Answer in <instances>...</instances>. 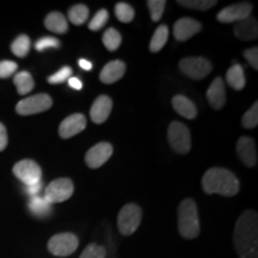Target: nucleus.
Masks as SVG:
<instances>
[{
  "instance_id": "1",
  "label": "nucleus",
  "mask_w": 258,
  "mask_h": 258,
  "mask_svg": "<svg viewBox=\"0 0 258 258\" xmlns=\"http://www.w3.org/2000/svg\"><path fill=\"white\" fill-rule=\"evenodd\" d=\"M233 241L239 258H258V215L256 212L245 211L238 218Z\"/></svg>"
},
{
  "instance_id": "2",
  "label": "nucleus",
  "mask_w": 258,
  "mask_h": 258,
  "mask_svg": "<svg viewBox=\"0 0 258 258\" xmlns=\"http://www.w3.org/2000/svg\"><path fill=\"white\" fill-rule=\"evenodd\" d=\"M202 188L206 194L232 198L239 192L240 183L233 172L224 167H212L202 177Z\"/></svg>"
},
{
  "instance_id": "3",
  "label": "nucleus",
  "mask_w": 258,
  "mask_h": 258,
  "mask_svg": "<svg viewBox=\"0 0 258 258\" xmlns=\"http://www.w3.org/2000/svg\"><path fill=\"white\" fill-rule=\"evenodd\" d=\"M178 231L185 239H195L200 234L198 206L192 199H185L178 207Z\"/></svg>"
},
{
  "instance_id": "4",
  "label": "nucleus",
  "mask_w": 258,
  "mask_h": 258,
  "mask_svg": "<svg viewBox=\"0 0 258 258\" xmlns=\"http://www.w3.org/2000/svg\"><path fill=\"white\" fill-rule=\"evenodd\" d=\"M143 219V211L135 203L122 207L117 215V227L122 235H132L138 230Z\"/></svg>"
},
{
  "instance_id": "5",
  "label": "nucleus",
  "mask_w": 258,
  "mask_h": 258,
  "mask_svg": "<svg viewBox=\"0 0 258 258\" xmlns=\"http://www.w3.org/2000/svg\"><path fill=\"white\" fill-rule=\"evenodd\" d=\"M167 139L171 148L177 153L185 154L189 153L191 148V135L189 128L182 122H171L169 131H167Z\"/></svg>"
},
{
  "instance_id": "6",
  "label": "nucleus",
  "mask_w": 258,
  "mask_h": 258,
  "mask_svg": "<svg viewBox=\"0 0 258 258\" xmlns=\"http://www.w3.org/2000/svg\"><path fill=\"white\" fill-rule=\"evenodd\" d=\"M179 70L184 76L194 80H201L212 72L213 66L211 61L205 57L190 56L179 61Z\"/></svg>"
},
{
  "instance_id": "7",
  "label": "nucleus",
  "mask_w": 258,
  "mask_h": 258,
  "mask_svg": "<svg viewBox=\"0 0 258 258\" xmlns=\"http://www.w3.org/2000/svg\"><path fill=\"white\" fill-rule=\"evenodd\" d=\"M79 239L73 233H57L48 241V250L57 257H66L78 249Z\"/></svg>"
},
{
  "instance_id": "8",
  "label": "nucleus",
  "mask_w": 258,
  "mask_h": 258,
  "mask_svg": "<svg viewBox=\"0 0 258 258\" xmlns=\"http://www.w3.org/2000/svg\"><path fill=\"white\" fill-rule=\"evenodd\" d=\"M53 105V99L47 93H38V95L28 97L21 101L16 106V111L22 116L35 115L40 112L47 111Z\"/></svg>"
},
{
  "instance_id": "9",
  "label": "nucleus",
  "mask_w": 258,
  "mask_h": 258,
  "mask_svg": "<svg viewBox=\"0 0 258 258\" xmlns=\"http://www.w3.org/2000/svg\"><path fill=\"white\" fill-rule=\"evenodd\" d=\"M74 192L73 182L70 178H57L49 183L43 198L50 203H60L71 199Z\"/></svg>"
},
{
  "instance_id": "10",
  "label": "nucleus",
  "mask_w": 258,
  "mask_h": 258,
  "mask_svg": "<svg viewBox=\"0 0 258 258\" xmlns=\"http://www.w3.org/2000/svg\"><path fill=\"white\" fill-rule=\"evenodd\" d=\"M12 171H14V175L24 183L25 186L34 185L42 182V170L40 165L35 163L34 160L24 159L18 161Z\"/></svg>"
},
{
  "instance_id": "11",
  "label": "nucleus",
  "mask_w": 258,
  "mask_h": 258,
  "mask_svg": "<svg viewBox=\"0 0 258 258\" xmlns=\"http://www.w3.org/2000/svg\"><path fill=\"white\" fill-rule=\"evenodd\" d=\"M252 12V5L250 3H239V4L230 5L222 9L217 16V19L220 23H237L247 18Z\"/></svg>"
},
{
  "instance_id": "12",
  "label": "nucleus",
  "mask_w": 258,
  "mask_h": 258,
  "mask_svg": "<svg viewBox=\"0 0 258 258\" xmlns=\"http://www.w3.org/2000/svg\"><path fill=\"white\" fill-rule=\"evenodd\" d=\"M114 148L109 143H99L90 148L85 156V163L90 169H98L110 159Z\"/></svg>"
},
{
  "instance_id": "13",
  "label": "nucleus",
  "mask_w": 258,
  "mask_h": 258,
  "mask_svg": "<svg viewBox=\"0 0 258 258\" xmlns=\"http://www.w3.org/2000/svg\"><path fill=\"white\" fill-rule=\"evenodd\" d=\"M202 30V24L195 19L184 17L180 18L173 25V36L177 41L184 42L195 36Z\"/></svg>"
},
{
  "instance_id": "14",
  "label": "nucleus",
  "mask_w": 258,
  "mask_h": 258,
  "mask_svg": "<svg viewBox=\"0 0 258 258\" xmlns=\"http://www.w3.org/2000/svg\"><path fill=\"white\" fill-rule=\"evenodd\" d=\"M237 154L244 165L253 167L257 164V151L253 139L241 137L237 143Z\"/></svg>"
},
{
  "instance_id": "15",
  "label": "nucleus",
  "mask_w": 258,
  "mask_h": 258,
  "mask_svg": "<svg viewBox=\"0 0 258 258\" xmlns=\"http://www.w3.org/2000/svg\"><path fill=\"white\" fill-rule=\"evenodd\" d=\"M86 128V118L83 114H73L61 122L59 135L62 139H70L74 135L82 133Z\"/></svg>"
},
{
  "instance_id": "16",
  "label": "nucleus",
  "mask_w": 258,
  "mask_h": 258,
  "mask_svg": "<svg viewBox=\"0 0 258 258\" xmlns=\"http://www.w3.org/2000/svg\"><path fill=\"white\" fill-rule=\"evenodd\" d=\"M112 109V101L110 97L102 95L93 102L91 106V110H90V117L91 121L96 124L104 123L108 120V117L110 116Z\"/></svg>"
},
{
  "instance_id": "17",
  "label": "nucleus",
  "mask_w": 258,
  "mask_h": 258,
  "mask_svg": "<svg viewBox=\"0 0 258 258\" xmlns=\"http://www.w3.org/2000/svg\"><path fill=\"white\" fill-rule=\"evenodd\" d=\"M207 99L211 106L215 110H220L226 103V90L225 83L222 78L218 77L213 80L207 91Z\"/></svg>"
},
{
  "instance_id": "18",
  "label": "nucleus",
  "mask_w": 258,
  "mask_h": 258,
  "mask_svg": "<svg viewBox=\"0 0 258 258\" xmlns=\"http://www.w3.org/2000/svg\"><path fill=\"white\" fill-rule=\"evenodd\" d=\"M125 63L121 60H114L110 61L103 67L99 74V79L104 84H114L118 82L125 73Z\"/></svg>"
},
{
  "instance_id": "19",
  "label": "nucleus",
  "mask_w": 258,
  "mask_h": 258,
  "mask_svg": "<svg viewBox=\"0 0 258 258\" xmlns=\"http://www.w3.org/2000/svg\"><path fill=\"white\" fill-rule=\"evenodd\" d=\"M234 35L243 41L256 40L258 37V24L256 18L249 16L243 21L237 22L234 25Z\"/></svg>"
},
{
  "instance_id": "20",
  "label": "nucleus",
  "mask_w": 258,
  "mask_h": 258,
  "mask_svg": "<svg viewBox=\"0 0 258 258\" xmlns=\"http://www.w3.org/2000/svg\"><path fill=\"white\" fill-rule=\"evenodd\" d=\"M172 106L177 114L188 118V120H194L198 116V109H196L195 104L189 98H186L185 96L177 95L173 97Z\"/></svg>"
},
{
  "instance_id": "21",
  "label": "nucleus",
  "mask_w": 258,
  "mask_h": 258,
  "mask_svg": "<svg viewBox=\"0 0 258 258\" xmlns=\"http://www.w3.org/2000/svg\"><path fill=\"white\" fill-rule=\"evenodd\" d=\"M226 82L235 91H241L246 85L243 66L239 63H234L233 66H231L226 73Z\"/></svg>"
},
{
  "instance_id": "22",
  "label": "nucleus",
  "mask_w": 258,
  "mask_h": 258,
  "mask_svg": "<svg viewBox=\"0 0 258 258\" xmlns=\"http://www.w3.org/2000/svg\"><path fill=\"white\" fill-rule=\"evenodd\" d=\"M44 27L55 34H66L69 31V23L60 12H50L44 19Z\"/></svg>"
},
{
  "instance_id": "23",
  "label": "nucleus",
  "mask_w": 258,
  "mask_h": 258,
  "mask_svg": "<svg viewBox=\"0 0 258 258\" xmlns=\"http://www.w3.org/2000/svg\"><path fill=\"white\" fill-rule=\"evenodd\" d=\"M14 83L16 85V88H17V91L19 95H27L31 91L32 89L35 88V82H34V78L31 77V74L29 72H19L15 76L14 78Z\"/></svg>"
},
{
  "instance_id": "24",
  "label": "nucleus",
  "mask_w": 258,
  "mask_h": 258,
  "mask_svg": "<svg viewBox=\"0 0 258 258\" xmlns=\"http://www.w3.org/2000/svg\"><path fill=\"white\" fill-rule=\"evenodd\" d=\"M29 209H30V212L34 215H36V217L43 218L50 214L51 206L46 199L37 195L31 198L30 202H29Z\"/></svg>"
},
{
  "instance_id": "25",
  "label": "nucleus",
  "mask_w": 258,
  "mask_h": 258,
  "mask_svg": "<svg viewBox=\"0 0 258 258\" xmlns=\"http://www.w3.org/2000/svg\"><path fill=\"white\" fill-rule=\"evenodd\" d=\"M169 38V28L166 25H159L156 31H154L152 40L150 43V50L152 53H158V51L163 49V47L165 46Z\"/></svg>"
},
{
  "instance_id": "26",
  "label": "nucleus",
  "mask_w": 258,
  "mask_h": 258,
  "mask_svg": "<svg viewBox=\"0 0 258 258\" xmlns=\"http://www.w3.org/2000/svg\"><path fill=\"white\" fill-rule=\"evenodd\" d=\"M90 10L86 5L78 4L74 5L69 11V19L74 25H83L88 21Z\"/></svg>"
},
{
  "instance_id": "27",
  "label": "nucleus",
  "mask_w": 258,
  "mask_h": 258,
  "mask_svg": "<svg viewBox=\"0 0 258 258\" xmlns=\"http://www.w3.org/2000/svg\"><path fill=\"white\" fill-rule=\"evenodd\" d=\"M30 46L31 42L29 36H27V35H19V36L12 42L11 50L16 56L24 57L28 55L29 50H30Z\"/></svg>"
},
{
  "instance_id": "28",
  "label": "nucleus",
  "mask_w": 258,
  "mask_h": 258,
  "mask_svg": "<svg viewBox=\"0 0 258 258\" xmlns=\"http://www.w3.org/2000/svg\"><path fill=\"white\" fill-rule=\"evenodd\" d=\"M122 36L116 29L110 28L103 34V44L105 48L110 51H115L118 47L121 46Z\"/></svg>"
},
{
  "instance_id": "29",
  "label": "nucleus",
  "mask_w": 258,
  "mask_h": 258,
  "mask_svg": "<svg viewBox=\"0 0 258 258\" xmlns=\"http://www.w3.org/2000/svg\"><path fill=\"white\" fill-rule=\"evenodd\" d=\"M115 15L116 18L120 22H122V23H129V22H132L134 19L135 12L134 9L129 4L118 3V4H116L115 6Z\"/></svg>"
},
{
  "instance_id": "30",
  "label": "nucleus",
  "mask_w": 258,
  "mask_h": 258,
  "mask_svg": "<svg viewBox=\"0 0 258 258\" xmlns=\"http://www.w3.org/2000/svg\"><path fill=\"white\" fill-rule=\"evenodd\" d=\"M178 4L186 9L206 11L217 5V2L215 0H178Z\"/></svg>"
},
{
  "instance_id": "31",
  "label": "nucleus",
  "mask_w": 258,
  "mask_h": 258,
  "mask_svg": "<svg viewBox=\"0 0 258 258\" xmlns=\"http://www.w3.org/2000/svg\"><path fill=\"white\" fill-rule=\"evenodd\" d=\"M241 124L244 128L252 129L258 124V103L256 102L251 108L245 112L241 118Z\"/></svg>"
},
{
  "instance_id": "32",
  "label": "nucleus",
  "mask_w": 258,
  "mask_h": 258,
  "mask_svg": "<svg viewBox=\"0 0 258 258\" xmlns=\"http://www.w3.org/2000/svg\"><path fill=\"white\" fill-rule=\"evenodd\" d=\"M108 19H109L108 11H106V10H104V9L99 10V11L97 12L95 16H93V18L91 19V21H90L89 29H90V30H92V31L101 30V29L106 24Z\"/></svg>"
},
{
  "instance_id": "33",
  "label": "nucleus",
  "mask_w": 258,
  "mask_h": 258,
  "mask_svg": "<svg viewBox=\"0 0 258 258\" xmlns=\"http://www.w3.org/2000/svg\"><path fill=\"white\" fill-rule=\"evenodd\" d=\"M148 9L151 12V18L153 22L160 21L161 16L164 14V10H165L166 2L165 0H150L147 2Z\"/></svg>"
},
{
  "instance_id": "34",
  "label": "nucleus",
  "mask_w": 258,
  "mask_h": 258,
  "mask_svg": "<svg viewBox=\"0 0 258 258\" xmlns=\"http://www.w3.org/2000/svg\"><path fill=\"white\" fill-rule=\"evenodd\" d=\"M106 250L98 244H90L85 247L79 258H105Z\"/></svg>"
},
{
  "instance_id": "35",
  "label": "nucleus",
  "mask_w": 258,
  "mask_h": 258,
  "mask_svg": "<svg viewBox=\"0 0 258 258\" xmlns=\"http://www.w3.org/2000/svg\"><path fill=\"white\" fill-rule=\"evenodd\" d=\"M72 76V69L70 66H64L60 71H57L56 73H54L53 76H50L48 78V83L49 84H62L69 80Z\"/></svg>"
},
{
  "instance_id": "36",
  "label": "nucleus",
  "mask_w": 258,
  "mask_h": 258,
  "mask_svg": "<svg viewBox=\"0 0 258 258\" xmlns=\"http://www.w3.org/2000/svg\"><path fill=\"white\" fill-rule=\"evenodd\" d=\"M60 41L55 37H42L36 42L35 48L37 51H43L48 49V48H59Z\"/></svg>"
},
{
  "instance_id": "37",
  "label": "nucleus",
  "mask_w": 258,
  "mask_h": 258,
  "mask_svg": "<svg viewBox=\"0 0 258 258\" xmlns=\"http://www.w3.org/2000/svg\"><path fill=\"white\" fill-rule=\"evenodd\" d=\"M17 63L14 61H0V78L5 79L11 77L17 71Z\"/></svg>"
},
{
  "instance_id": "38",
  "label": "nucleus",
  "mask_w": 258,
  "mask_h": 258,
  "mask_svg": "<svg viewBox=\"0 0 258 258\" xmlns=\"http://www.w3.org/2000/svg\"><path fill=\"white\" fill-rule=\"evenodd\" d=\"M245 59L247 60V62L250 63L251 67H253L254 70H258V48H249L244 51Z\"/></svg>"
},
{
  "instance_id": "39",
  "label": "nucleus",
  "mask_w": 258,
  "mask_h": 258,
  "mask_svg": "<svg viewBox=\"0 0 258 258\" xmlns=\"http://www.w3.org/2000/svg\"><path fill=\"white\" fill-rule=\"evenodd\" d=\"M8 146V132H6L5 125L0 123V152L4 151Z\"/></svg>"
},
{
  "instance_id": "40",
  "label": "nucleus",
  "mask_w": 258,
  "mask_h": 258,
  "mask_svg": "<svg viewBox=\"0 0 258 258\" xmlns=\"http://www.w3.org/2000/svg\"><path fill=\"white\" fill-rule=\"evenodd\" d=\"M41 189H42V182L37 183V184H34V185L25 186V191H27L28 195H30L31 198H34V196H37V194L40 192Z\"/></svg>"
},
{
  "instance_id": "41",
  "label": "nucleus",
  "mask_w": 258,
  "mask_h": 258,
  "mask_svg": "<svg viewBox=\"0 0 258 258\" xmlns=\"http://www.w3.org/2000/svg\"><path fill=\"white\" fill-rule=\"evenodd\" d=\"M69 85L74 90H82L83 89V83L80 82L78 78L76 77H71L69 79Z\"/></svg>"
},
{
  "instance_id": "42",
  "label": "nucleus",
  "mask_w": 258,
  "mask_h": 258,
  "mask_svg": "<svg viewBox=\"0 0 258 258\" xmlns=\"http://www.w3.org/2000/svg\"><path fill=\"white\" fill-rule=\"evenodd\" d=\"M79 66L80 69H83L84 71H91L92 70V62H90V61L85 60V59H80L79 60Z\"/></svg>"
}]
</instances>
